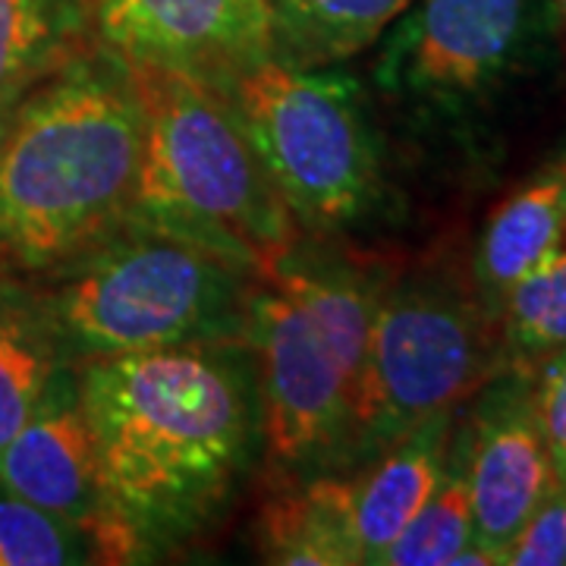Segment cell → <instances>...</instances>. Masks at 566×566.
I'll return each instance as SVG.
<instances>
[{
    "label": "cell",
    "instance_id": "cell-19",
    "mask_svg": "<svg viewBox=\"0 0 566 566\" xmlns=\"http://www.w3.org/2000/svg\"><path fill=\"white\" fill-rule=\"evenodd\" d=\"M472 497L465 479L463 428L457 424L447 469L434 494L409 520V526L390 542L381 560L385 566H450L453 557L472 542Z\"/></svg>",
    "mask_w": 566,
    "mask_h": 566
},
{
    "label": "cell",
    "instance_id": "cell-18",
    "mask_svg": "<svg viewBox=\"0 0 566 566\" xmlns=\"http://www.w3.org/2000/svg\"><path fill=\"white\" fill-rule=\"evenodd\" d=\"M506 365L528 368L566 346V237L494 303Z\"/></svg>",
    "mask_w": 566,
    "mask_h": 566
},
{
    "label": "cell",
    "instance_id": "cell-15",
    "mask_svg": "<svg viewBox=\"0 0 566 566\" xmlns=\"http://www.w3.org/2000/svg\"><path fill=\"white\" fill-rule=\"evenodd\" d=\"M264 560L286 566L359 564L349 542L340 482L334 472L308 475L268 501L259 523Z\"/></svg>",
    "mask_w": 566,
    "mask_h": 566
},
{
    "label": "cell",
    "instance_id": "cell-7",
    "mask_svg": "<svg viewBox=\"0 0 566 566\" xmlns=\"http://www.w3.org/2000/svg\"><path fill=\"white\" fill-rule=\"evenodd\" d=\"M223 92L300 227L334 233L375 208L381 192L378 142L363 85L349 73L268 57L227 82Z\"/></svg>",
    "mask_w": 566,
    "mask_h": 566
},
{
    "label": "cell",
    "instance_id": "cell-17",
    "mask_svg": "<svg viewBox=\"0 0 566 566\" xmlns=\"http://www.w3.org/2000/svg\"><path fill=\"white\" fill-rule=\"evenodd\" d=\"M82 20L80 0H0V98L73 63Z\"/></svg>",
    "mask_w": 566,
    "mask_h": 566
},
{
    "label": "cell",
    "instance_id": "cell-5",
    "mask_svg": "<svg viewBox=\"0 0 566 566\" xmlns=\"http://www.w3.org/2000/svg\"><path fill=\"white\" fill-rule=\"evenodd\" d=\"M44 300L57 344L85 359L180 344H227L249 327L255 277L199 245L129 223L70 264Z\"/></svg>",
    "mask_w": 566,
    "mask_h": 566
},
{
    "label": "cell",
    "instance_id": "cell-12",
    "mask_svg": "<svg viewBox=\"0 0 566 566\" xmlns=\"http://www.w3.org/2000/svg\"><path fill=\"white\" fill-rule=\"evenodd\" d=\"M453 431L457 409H441L412 424L375 460L349 469V475L334 472L359 564H378L390 542L434 494L447 469Z\"/></svg>",
    "mask_w": 566,
    "mask_h": 566
},
{
    "label": "cell",
    "instance_id": "cell-11",
    "mask_svg": "<svg viewBox=\"0 0 566 566\" xmlns=\"http://www.w3.org/2000/svg\"><path fill=\"white\" fill-rule=\"evenodd\" d=\"M472 400V416L460 424L475 523L472 542L501 564L506 542L560 479L535 416L526 368L504 365Z\"/></svg>",
    "mask_w": 566,
    "mask_h": 566
},
{
    "label": "cell",
    "instance_id": "cell-6",
    "mask_svg": "<svg viewBox=\"0 0 566 566\" xmlns=\"http://www.w3.org/2000/svg\"><path fill=\"white\" fill-rule=\"evenodd\" d=\"M506 365L497 315L447 268L390 277L371 322L337 472L375 460L412 424L457 409Z\"/></svg>",
    "mask_w": 566,
    "mask_h": 566
},
{
    "label": "cell",
    "instance_id": "cell-21",
    "mask_svg": "<svg viewBox=\"0 0 566 566\" xmlns=\"http://www.w3.org/2000/svg\"><path fill=\"white\" fill-rule=\"evenodd\" d=\"M506 566H566V482H557L501 551Z\"/></svg>",
    "mask_w": 566,
    "mask_h": 566
},
{
    "label": "cell",
    "instance_id": "cell-16",
    "mask_svg": "<svg viewBox=\"0 0 566 566\" xmlns=\"http://www.w3.org/2000/svg\"><path fill=\"white\" fill-rule=\"evenodd\" d=\"M57 368L61 344L44 305L0 277V450L29 419Z\"/></svg>",
    "mask_w": 566,
    "mask_h": 566
},
{
    "label": "cell",
    "instance_id": "cell-22",
    "mask_svg": "<svg viewBox=\"0 0 566 566\" xmlns=\"http://www.w3.org/2000/svg\"><path fill=\"white\" fill-rule=\"evenodd\" d=\"M526 371L551 463L557 469V479L566 482V346L542 356Z\"/></svg>",
    "mask_w": 566,
    "mask_h": 566
},
{
    "label": "cell",
    "instance_id": "cell-23",
    "mask_svg": "<svg viewBox=\"0 0 566 566\" xmlns=\"http://www.w3.org/2000/svg\"><path fill=\"white\" fill-rule=\"evenodd\" d=\"M13 111H17V98H0V142H3L7 126L13 120Z\"/></svg>",
    "mask_w": 566,
    "mask_h": 566
},
{
    "label": "cell",
    "instance_id": "cell-3",
    "mask_svg": "<svg viewBox=\"0 0 566 566\" xmlns=\"http://www.w3.org/2000/svg\"><path fill=\"white\" fill-rule=\"evenodd\" d=\"M249 334L259 353V428L283 475L337 472L371 322L390 277L303 259L296 245L259 268Z\"/></svg>",
    "mask_w": 566,
    "mask_h": 566
},
{
    "label": "cell",
    "instance_id": "cell-9",
    "mask_svg": "<svg viewBox=\"0 0 566 566\" xmlns=\"http://www.w3.org/2000/svg\"><path fill=\"white\" fill-rule=\"evenodd\" d=\"M0 491L80 526L95 560L126 564L142 551L139 535L104 497L73 368L61 365L51 375L29 419L0 450Z\"/></svg>",
    "mask_w": 566,
    "mask_h": 566
},
{
    "label": "cell",
    "instance_id": "cell-14",
    "mask_svg": "<svg viewBox=\"0 0 566 566\" xmlns=\"http://www.w3.org/2000/svg\"><path fill=\"white\" fill-rule=\"evenodd\" d=\"M274 57L296 66H334L371 48L412 0H268Z\"/></svg>",
    "mask_w": 566,
    "mask_h": 566
},
{
    "label": "cell",
    "instance_id": "cell-13",
    "mask_svg": "<svg viewBox=\"0 0 566 566\" xmlns=\"http://www.w3.org/2000/svg\"><path fill=\"white\" fill-rule=\"evenodd\" d=\"M564 237L566 148L516 186L488 218L475 252V283L491 308L506 286L542 262Z\"/></svg>",
    "mask_w": 566,
    "mask_h": 566
},
{
    "label": "cell",
    "instance_id": "cell-24",
    "mask_svg": "<svg viewBox=\"0 0 566 566\" xmlns=\"http://www.w3.org/2000/svg\"><path fill=\"white\" fill-rule=\"evenodd\" d=\"M547 7L557 13V20H560V25L566 29V0H547Z\"/></svg>",
    "mask_w": 566,
    "mask_h": 566
},
{
    "label": "cell",
    "instance_id": "cell-20",
    "mask_svg": "<svg viewBox=\"0 0 566 566\" xmlns=\"http://www.w3.org/2000/svg\"><path fill=\"white\" fill-rule=\"evenodd\" d=\"M80 526L0 491V566H63L92 560Z\"/></svg>",
    "mask_w": 566,
    "mask_h": 566
},
{
    "label": "cell",
    "instance_id": "cell-4",
    "mask_svg": "<svg viewBox=\"0 0 566 566\" xmlns=\"http://www.w3.org/2000/svg\"><path fill=\"white\" fill-rule=\"evenodd\" d=\"M123 66L142 111L133 223L252 274L290 252L300 223L264 174L221 85L182 70Z\"/></svg>",
    "mask_w": 566,
    "mask_h": 566
},
{
    "label": "cell",
    "instance_id": "cell-1",
    "mask_svg": "<svg viewBox=\"0 0 566 566\" xmlns=\"http://www.w3.org/2000/svg\"><path fill=\"white\" fill-rule=\"evenodd\" d=\"M227 353L180 344L76 371L104 497L142 545L192 532L245 465L259 397Z\"/></svg>",
    "mask_w": 566,
    "mask_h": 566
},
{
    "label": "cell",
    "instance_id": "cell-10",
    "mask_svg": "<svg viewBox=\"0 0 566 566\" xmlns=\"http://www.w3.org/2000/svg\"><path fill=\"white\" fill-rule=\"evenodd\" d=\"M123 63L164 66L227 85L274 57L268 0H88Z\"/></svg>",
    "mask_w": 566,
    "mask_h": 566
},
{
    "label": "cell",
    "instance_id": "cell-8",
    "mask_svg": "<svg viewBox=\"0 0 566 566\" xmlns=\"http://www.w3.org/2000/svg\"><path fill=\"white\" fill-rule=\"evenodd\" d=\"M535 20L538 0H412L385 32L375 82L428 111L485 102L523 66Z\"/></svg>",
    "mask_w": 566,
    "mask_h": 566
},
{
    "label": "cell",
    "instance_id": "cell-2",
    "mask_svg": "<svg viewBox=\"0 0 566 566\" xmlns=\"http://www.w3.org/2000/svg\"><path fill=\"white\" fill-rule=\"evenodd\" d=\"M142 111L126 66L66 63L0 142V271L54 274L133 223Z\"/></svg>",
    "mask_w": 566,
    "mask_h": 566
}]
</instances>
